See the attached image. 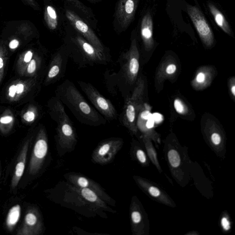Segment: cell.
<instances>
[{"instance_id": "obj_1", "label": "cell", "mask_w": 235, "mask_h": 235, "mask_svg": "<svg viewBox=\"0 0 235 235\" xmlns=\"http://www.w3.org/2000/svg\"><path fill=\"white\" fill-rule=\"evenodd\" d=\"M55 93V96L81 124L97 127L107 123V120L88 103L70 80L67 79L59 85Z\"/></svg>"}, {"instance_id": "obj_2", "label": "cell", "mask_w": 235, "mask_h": 235, "mask_svg": "<svg viewBox=\"0 0 235 235\" xmlns=\"http://www.w3.org/2000/svg\"><path fill=\"white\" fill-rule=\"evenodd\" d=\"M49 109L51 115L57 124V147L59 155L62 156L75 149L77 143L76 131L74 124L66 113L64 104L56 96L51 100Z\"/></svg>"}, {"instance_id": "obj_3", "label": "cell", "mask_w": 235, "mask_h": 235, "mask_svg": "<svg viewBox=\"0 0 235 235\" xmlns=\"http://www.w3.org/2000/svg\"><path fill=\"white\" fill-rule=\"evenodd\" d=\"M72 42L74 46L66 49L69 58L73 60L79 68L97 64L107 65L111 60L109 53L98 50L80 35L74 38Z\"/></svg>"}, {"instance_id": "obj_4", "label": "cell", "mask_w": 235, "mask_h": 235, "mask_svg": "<svg viewBox=\"0 0 235 235\" xmlns=\"http://www.w3.org/2000/svg\"><path fill=\"white\" fill-rule=\"evenodd\" d=\"M139 57L137 39L135 37L131 40L129 50L123 52L118 60L120 68L115 77L119 86L121 84L131 85L135 83L140 67Z\"/></svg>"}, {"instance_id": "obj_5", "label": "cell", "mask_w": 235, "mask_h": 235, "mask_svg": "<svg viewBox=\"0 0 235 235\" xmlns=\"http://www.w3.org/2000/svg\"><path fill=\"white\" fill-rule=\"evenodd\" d=\"M77 83L90 102L106 120L117 118V111L111 101L104 97L93 85L82 81H78Z\"/></svg>"}, {"instance_id": "obj_6", "label": "cell", "mask_w": 235, "mask_h": 235, "mask_svg": "<svg viewBox=\"0 0 235 235\" xmlns=\"http://www.w3.org/2000/svg\"><path fill=\"white\" fill-rule=\"evenodd\" d=\"M143 84L141 80L137 82L131 96L126 98L120 120L123 126L130 131H136V119L141 105Z\"/></svg>"}, {"instance_id": "obj_7", "label": "cell", "mask_w": 235, "mask_h": 235, "mask_svg": "<svg viewBox=\"0 0 235 235\" xmlns=\"http://www.w3.org/2000/svg\"><path fill=\"white\" fill-rule=\"evenodd\" d=\"M123 144V139L119 137H111L103 140L92 154L93 162L103 165L111 163Z\"/></svg>"}, {"instance_id": "obj_8", "label": "cell", "mask_w": 235, "mask_h": 235, "mask_svg": "<svg viewBox=\"0 0 235 235\" xmlns=\"http://www.w3.org/2000/svg\"><path fill=\"white\" fill-rule=\"evenodd\" d=\"M187 12L202 42L206 46L210 47L215 41L214 32L204 15L196 6L187 5Z\"/></svg>"}, {"instance_id": "obj_9", "label": "cell", "mask_w": 235, "mask_h": 235, "mask_svg": "<svg viewBox=\"0 0 235 235\" xmlns=\"http://www.w3.org/2000/svg\"><path fill=\"white\" fill-rule=\"evenodd\" d=\"M64 177L68 182L74 186L80 188H86L94 192L108 205L112 206H116V201L106 192L98 183L93 179L80 174L74 172L67 173Z\"/></svg>"}, {"instance_id": "obj_10", "label": "cell", "mask_w": 235, "mask_h": 235, "mask_svg": "<svg viewBox=\"0 0 235 235\" xmlns=\"http://www.w3.org/2000/svg\"><path fill=\"white\" fill-rule=\"evenodd\" d=\"M48 144L47 133L44 128L39 130L29 164V173L35 175L42 167L47 155Z\"/></svg>"}, {"instance_id": "obj_11", "label": "cell", "mask_w": 235, "mask_h": 235, "mask_svg": "<svg viewBox=\"0 0 235 235\" xmlns=\"http://www.w3.org/2000/svg\"><path fill=\"white\" fill-rule=\"evenodd\" d=\"M69 58L66 48H61L54 54L47 72L45 84L55 83L64 76Z\"/></svg>"}, {"instance_id": "obj_12", "label": "cell", "mask_w": 235, "mask_h": 235, "mask_svg": "<svg viewBox=\"0 0 235 235\" xmlns=\"http://www.w3.org/2000/svg\"><path fill=\"white\" fill-rule=\"evenodd\" d=\"M139 0H118L114 22L121 31L128 29L135 17Z\"/></svg>"}, {"instance_id": "obj_13", "label": "cell", "mask_w": 235, "mask_h": 235, "mask_svg": "<svg viewBox=\"0 0 235 235\" xmlns=\"http://www.w3.org/2000/svg\"><path fill=\"white\" fill-rule=\"evenodd\" d=\"M66 16L73 27L83 36L84 39L98 50L108 53L102 42L93 31L76 14L67 9L66 11Z\"/></svg>"}, {"instance_id": "obj_14", "label": "cell", "mask_w": 235, "mask_h": 235, "mask_svg": "<svg viewBox=\"0 0 235 235\" xmlns=\"http://www.w3.org/2000/svg\"><path fill=\"white\" fill-rule=\"evenodd\" d=\"M68 188L77 193L97 213H100V211H106L115 214L116 211L108 206V204L105 203L94 192L86 188H80L74 186L68 182Z\"/></svg>"}, {"instance_id": "obj_15", "label": "cell", "mask_w": 235, "mask_h": 235, "mask_svg": "<svg viewBox=\"0 0 235 235\" xmlns=\"http://www.w3.org/2000/svg\"><path fill=\"white\" fill-rule=\"evenodd\" d=\"M44 229L42 217L38 209L31 208L28 209L24 217L23 224L18 231V235H39Z\"/></svg>"}, {"instance_id": "obj_16", "label": "cell", "mask_w": 235, "mask_h": 235, "mask_svg": "<svg viewBox=\"0 0 235 235\" xmlns=\"http://www.w3.org/2000/svg\"><path fill=\"white\" fill-rule=\"evenodd\" d=\"M153 18L150 12H148L142 19L141 24V34L146 48H151L154 43L153 38Z\"/></svg>"}, {"instance_id": "obj_17", "label": "cell", "mask_w": 235, "mask_h": 235, "mask_svg": "<svg viewBox=\"0 0 235 235\" xmlns=\"http://www.w3.org/2000/svg\"><path fill=\"white\" fill-rule=\"evenodd\" d=\"M28 147L29 142H27L23 146L22 149L21 150L19 156L17 159V163L16 165L14 173L11 181V186L13 188H14L17 186L23 175L25 169Z\"/></svg>"}, {"instance_id": "obj_18", "label": "cell", "mask_w": 235, "mask_h": 235, "mask_svg": "<svg viewBox=\"0 0 235 235\" xmlns=\"http://www.w3.org/2000/svg\"><path fill=\"white\" fill-rule=\"evenodd\" d=\"M207 5L209 12L213 16L217 25L226 34L233 37V30L224 15L213 3L208 2Z\"/></svg>"}, {"instance_id": "obj_19", "label": "cell", "mask_w": 235, "mask_h": 235, "mask_svg": "<svg viewBox=\"0 0 235 235\" xmlns=\"http://www.w3.org/2000/svg\"><path fill=\"white\" fill-rule=\"evenodd\" d=\"M21 209L20 206L16 204L12 207L8 211L6 220V225L7 229L10 232L13 231L19 221Z\"/></svg>"}, {"instance_id": "obj_20", "label": "cell", "mask_w": 235, "mask_h": 235, "mask_svg": "<svg viewBox=\"0 0 235 235\" xmlns=\"http://www.w3.org/2000/svg\"><path fill=\"white\" fill-rule=\"evenodd\" d=\"M44 19L49 29L54 30L58 26V17L55 8L50 5L46 6L44 12Z\"/></svg>"}, {"instance_id": "obj_21", "label": "cell", "mask_w": 235, "mask_h": 235, "mask_svg": "<svg viewBox=\"0 0 235 235\" xmlns=\"http://www.w3.org/2000/svg\"><path fill=\"white\" fill-rule=\"evenodd\" d=\"M26 84L23 82L14 84L10 85L8 89V97L11 100H16L26 92Z\"/></svg>"}, {"instance_id": "obj_22", "label": "cell", "mask_w": 235, "mask_h": 235, "mask_svg": "<svg viewBox=\"0 0 235 235\" xmlns=\"http://www.w3.org/2000/svg\"><path fill=\"white\" fill-rule=\"evenodd\" d=\"M14 123V117L6 115L0 118V130L3 133H8L13 126Z\"/></svg>"}, {"instance_id": "obj_23", "label": "cell", "mask_w": 235, "mask_h": 235, "mask_svg": "<svg viewBox=\"0 0 235 235\" xmlns=\"http://www.w3.org/2000/svg\"><path fill=\"white\" fill-rule=\"evenodd\" d=\"M168 158L171 165L177 167L180 164V159L178 153L175 150H171L168 153Z\"/></svg>"}, {"instance_id": "obj_24", "label": "cell", "mask_w": 235, "mask_h": 235, "mask_svg": "<svg viewBox=\"0 0 235 235\" xmlns=\"http://www.w3.org/2000/svg\"><path fill=\"white\" fill-rule=\"evenodd\" d=\"M66 1H67L68 3L71 4L73 6H75L79 10H80L85 14H88V15L90 14L89 9L79 0H66Z\"/></svg>"}, {"instance_id": "obj_25", "label": "cell", "mask_w": 235, "mask_h": 235, "mask_svg": "<svg viewBox=\"0 0 235 235\" xmlns=\"http://www.w3.org/2000/svg\"><path fill=\"white\" fill-rule=\"evenodd\" d=\"M40 63H41L40 59H37V61L36 59H32L27 67V71L28 74H31V75L34 74L38 68V66L40 64Z\"/></svg>"}, {"instance_id": "obj_26", "label": "cell", "mask_w": 235, "mask_h": 235, "mask_svg": "<svg viewBox=\"0 0 235 235\" xmlns=\"http://www.w3.org/2000/svg\"><path fill=\"white\" fill-rule=\"evenodd\" d=\"M2 47H0V83L3 78L4 70L5 52Z\"/></svg>"}, {"instance_id": "obj_27", "label": "cell", "mask_w": 235, "mask_h": 235, "mask_svg": "<svg viewBox=\"0 0 235 235\" xmlns=\"http://www.w3.org/2000/svg\"><path fill=\"white\" fill-rule=\"evenodd\" d=\"M131 219L133 224L137 225L140 223L142 220L141 213L137 210H132L131 212Z\"/></svg>"}, {"instance_id": "obj_28", "label": "cell", "mask_w": 235, "mask_h": 235, "mask_svg": "<svg viewBox=\"0 0 235 235\" xmlns=\"http://www.w3.org/2000/svg\"><path fill=\"white\" fill-rule=\"evenodd\" d=\"M174 106L175 110L179 114H183L185 112L184 106L179 100L177 99L175 100Z\"/></svg>"}, {"instance_id": "obj_29", "label": "cell", "mask_w": 235, "mask_h": 235, "mask_svg": "<svg viewBox=\"0 0 235 235\" xmlns=\"http://www.w3.org/2000/svg\"><path fill=\"white\" fill-rule=\"evenodd\" d=\"M36 117V114L33 111H28L23 115V118L27 122H32Z\"/></svg>"}, {"instance_id": "obj_30", "label": "cell", "mask_w": 235, "mask_h": 235, "mask_svg": "<svg viewBox=\"0 0 235 235\" xmlns=\"http://www.w3.org/2000/svg\"><path fill=\"white\" fill-rule=\"evenodd\" d=\"M33 56V53L31 51H27L24 54L23 57V61L24 64H27V66H28V64L32 59Z\"/></svg>"}, {"instance_id": "obj_31", "label": "cell", "mask_w": 235, "mask_h": 235, "mask_svg": "<svg viewBox=\"0 0 235 235\" xmlns=\"http://www.w3.org/2000/svg\"><path fill=\"white\" fill-rule=\"evenodd\" d=\"M136 156L138 160L142 163H144L146 160V158L145 155L143 151L142 150H138L136 152Z\"/></svg>"}, {"instance_id": "obj_32", "label": "cell", "mask_w": 235, "mask_h": 235, "mask_svg": "<svg viewBox=\"0 0 235 235\" xmlns=\"http://www.w3.org/2000/svg\"><path fill=\"white\" fill-rule=\"evenodd\" d=\"M211 140L213 143L215 144V145H219L221 142V136L218 133H213L211 136Z\"/></svg>"}, {"instance_id": "obj_33", "label": "cell", "mask_w": 235, "mask_h": 235, "mask_svg": "<svg viewBox=\"0 0 235 235\" xmlns=\"http://www.w3.org/2000/svg\"><path fill=\"white\" fill-rule=\"evenodd\" d=\"M176 66L174 64L169 65L166 68V72L169 75L174 74L176 70Z\"/></svg>"}, {"instance_id": "obj_34", "label": "cell", "mask_w": 235, "mask_h": 235, "mask_svg": "<svg viewBox=\"0 0 235 235\" xmlns=\"http://www.w3.org/2000/svg\"><path fill=\"white\" fill-rule=\"evenodd\" d=\"M149 192L151 195L155 197L159 196L160 194L159 190L155 187H150L149 189Z\"/></svg>"}, {"instance_id": "obj_35", "label": "cell", "mask_w": 235, "mask_h": 235, "mask_svg": "<svg viewBox=\"0 0 235 235\" xmlns=\"http://www.w3.org/2000/svg\"><path fill=\"white\" fill-rule=\"evenodd\" d=\"M205 75L203 72H200L196 76V80L199 83H203L205 80Z\"/></svg>"}, {"instance_id": "obj_36", "label": "cell", "mask_w": 235, "mask_h": 235, "mask_svg": "<svg viewBox=\"0 0 235 235\" xmlns=\"http://www.w3.org/2000/svg\"><path fill=\"white\" fill-rule=\"evenodd\" d=\"M19 42L16 39H14L10 41L9 44V48L11 49H15L19 46Z\"/></svg>"}, {"instance_id": "obj_37", "label": "cell", "mask_w": 235, "mask_h": 235, "mask_svg": "<svg viewBox=\"0 0 235 235\" xmlns=\"http://www.w3.org/2000/svg\"><path fill=\"white\" fill-rule=\"evenodd\" d=\"M221 224L225 230H228L230 229V223L226 218L224 217L222 218L221 220Z\"/></svg>"}, {"instance_id": "obj_38", "label": "cell", "mask_w": 235, "mask_h": 235, "mask_svg": "<svg viewBox=\"0 0 235 235\" xmlns=\"http://www.w3.org/2000/svg\"><path fill=\"white\" fill-rule=\"evenodd\" d=\"M29 5L31 6L33 8H34L35 9H38L39 7H38V4L37 3L35 2V0H24Z\"/></svg>"}, {"instance_id": "obj_39", "label": "cell", "mask_w": 235, "mask_h": 235, "mask_svg": "<svg viewBox=\"0 0 235 235\" xmlns=\"http://www.w3.org/2000/svg\"><path fill=\"white\" fill-rule=\"evenodd\" d=\"M155 122L152 119H148L146 123V127L148 129L152 128L154 127Z\"/></svg>"}, {"instance_id": "obj_40", "label": "cell", "mask_w": 235, "mask_h": 235, "mask_svg": "<svg viewBox=\"0 0 235 235\" xmlns=\"http://www.w3.org/2000/svg\"><path fill=\"white\" fill-rule=\"evenodd\" d=\"M231 92L234 97L235 96V85H233L231 88Z\"/></svg>"}, {"instance_id": "obj_41", "label": "cell", "mask_w": 235, "mask_h": 235, "mask_svg": "<svg viewBox=\"0 0 235 235\" xmlns=\"http://www.w3.org/2000/svg\"><path fill=\"white\" fill-rule=\"evenodd\" d=\"M89 1H91V2H95V1H97V0H89Z\"/></svg>"}, {"instance_id": "obj_42", "label": "cell", "mask_w": 235, "mask_h": 235, "mask_svg": "<svg viewBox=\"0 0 235 235\" xmlns=\"http://www.w3.org/2000/svg\"><path fill=\"white\" fill-rule=\"evenodd\" d=\"M194 1H195V2H196V4L198 5V3H197V1H196V0H194Z\"/></svg>"}, {"instance_id": "obj_43", "label": "cell", "mask_w": 235, "mask_h": 235, "mask_svg": "<svg viewBox=\"0 0 235 235\" xmlns=\"http://www.w3.org/2000/svg\"><path fill=\"white\" fill-rule=\"evenodd\" d=\"M1 170H0V177H1Z\"/></svg>"}]
</instances>
